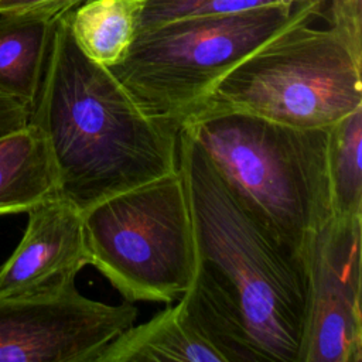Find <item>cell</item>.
I'll use <instances>...</instances> for the list:
<instances>
[{"mask_svg":"<svg viewBox=\"0 0 362 362\" xmlns=\"http://www.w3.org/2000/svg\"><path fill=\"white\" fill-rule=\"evenodd\" d=\"M177 171L194 239V276L182 296L192 315L226 362H300L304 259L279 242L182 127Z\"/></svg>","mask_w":362,"mask_h":362,"instance_id":"6da1fadb","label":"cell"},{"mask_svg":"<svg viewBox=\"0 0 362 362\" xmlns=\"http://www.w3.org/2000/svg\"><path fill=\"white\" fill-rule=\"evenodd\" d=\"M30 123L47 137L58 192L82 212L177 171V132L146 116L112 72L76 45L68 13L54 21Z\"/></svg>","mask_w":362,"mask_h":362,"instance_id":"7a4b0ae2","label":"cell"},{"mask_svg":"<svg viewBox=\"0 0 362 362\" xmlns=\"http://www.w3.org/2000/svg\"><path fill=\"white\" fill-rule=\"evenodd\" d=\"M223 180L296 256L332 218L327 129H301L256 115L199 109L180 124Z\"/></svg>","mask_w":362,"mask_h":362,"instance_id":"3957f363","label":"cell"},{"mask_svg":"<svg viewBox=\"0 0 362 362\" xmlns=\"http://www.w3.org/2000/svg\"><path fill=\"white\" fill-rule=\"evenodd\" d=\"M313 23L270 40L195 110H235L293 127L328 129L361 107L362 0H331L327 27Z\"/></svg>","mask_w":362,"mask_h":362,"instance_id":"277c9868","label":"cell"},{"mask_svg":"<svg viewBox=\"0 0 362 362\" xmlns=\"http://www.w3.org/2000/svg\"><path fill=\"white\" fill-rule=\"evenodd\" d=\"M324 1L170 21L139 31L123 59L107 69L146 116L178 130L235 66L290 27L315 21Z\"/></svg>","mask_w":362,"mask_h":362,"instance_id":"5b68a950","label":"cell"},{"mask_svg":"<svg viewBox=\"0 0 362 362\" xmlns=\"http://www.w3.org/2000/svg\"><path fill=\"white\" fill-rule=\"evenodd\" d=\"M82 215L88 264L127 303L171 304L189 288L195 253L178 171L109 197Z\"/></svg>","mask_w":362,"mask_h":362,"instance_id":"8992f818","label":"cell"},{"mask_svg":"<svg viewBox=\"0 0 362 362\" xmlns=\"http://www.w3.org/2000/svg\"><path fill=\"white\" fill-rule=\"evenodd\" d=\"M130 303L109 305L75 283L34 297H0V362H95L137 320Z\"/></svg>","mask_w":362,"mask_h":362,"instance_id":"52a82bcc","label":"cell"},{"mask_svg":"<svg viewBox=\"0 0 362 362\" xmlns=\"http://www.w3.org/2000/svg\"><path fill=\"white\" fill-rule=\"evenodd\" d=\"M362 216H332L304 250L307 315L300 362H361Z\"/></svg>","mask_w":362,"mask_h":362,"instance_id":"ba28073f","label":"cell"},{"mask_svg":"<svg viewBox=\"0 0 362 362\" xmlns=\"http://www.w3.org/2000/svg\"><path fill=\"white\" fill-rule=\"evenodd\" d=\"M25 232L0 267V297H34L75 283L88 266L83 215L61 197H51L27 211Z\"/></svg>","mask_w":362,"mask_h":362,"instance_id":"9c48e42d","label":"cell"},{"mask_svg":"<svg viewBox=\"0 0 362 362\" xmlns=\"http://www.w3.org/2000/svg\"><path fill=\"white\" fill-rule=\"evenodd\" d=\"M163 361L226 362L182 297L148 321L120 332L95 358V362Z\"/></svg>","mask_w":362,"mask_h":362,"instance_id":"30bf717a","label":"cell"},{"mask_svg":"<svg viewBox=\"0 0 362 362\" xmlns=\"http://www.w3.org/2000/svg\"><path fill=\"white\" fill-rule=\"evenodd\" d=\"M58 177L44 133L33 123L0 137V216L27 212L58 195Z\"/></svg>","mask_w":362,"mask_h":362,"instance_id":"8fae6325","label":"cell"},{"mask_svg":"<svg viewBox=\"0 0 362 362\" xmlns=\"http://www.w3.org/2000/svg\"><path fill=\"white\" fill-rule=\"evenodd\" d=\"M54 20L0 16V95L33 112L48 59Z\"/></svg>","mask_w":362,"mask_h":362,"instance_id":"7c38bea8","label":"cell"},{"mask_svg":"<svg viewBox=\"0 0 362 362\" xmlns=\"http://www.w3.org/2000/svg\"><path fill=\"white\" fill-rule=\"evenodd\" d=\"M143 0H86L68 13L71 34L93 62L110 68L133 44Z\"/></svg>","mask_w":362,"mask_h":362,"instance_id":"4fadbf2b","label":"cell"},{"mask_svg":"<svg viewBox=\"0 0 362 362\" xmlns=\"http://www.w3.org/2000/svg\"><path fill=\"white\" fill-rule=\"evenodd\" d=\"M362 106L327 129V173L332 216H362Z\"/></svg>","mask_w":362,"mask_h":362,"instance_id":"5bb4252c","label":"cell"},{"mask_svg":"<svg viewBox=\"0 0 362 362\" xmlns=\"http://www.w3.org/2000/svg\"><path fill=\"white\" fill-rule=\"evenodd\" d=\"M294 1L297 0H143L139 31L184 18L229 14L267 4Z\"/></svg>","mask_w":362,"mask_h":362,"instance_id":"9a60e30c","label":"cell"},{"mask_svg":"<svg viewBox=\"0 0 362 362\" xmlns=\"http://www.w3.org/2000/svg\"><path fill=\"white\" fill-rule=\"evenodd\" d=\"M86 0H0V16H34L58 18Z\"/></svg>","mask_w":362,"mask_h":362,"instance_id":"2e32d148","label":"cell"},{"mask_svg":"<svg viewBox=\"0 0 362 362\" xmlns=\"http://www.w3.org/2000/svg\"><path fill=\"white\" fill-rule=\"evenodd\" d=\"M28 122L30 113L23 105L0 95V137L24 127Z\"/></svg>","mask_w":362,"mask_h":362,"instance_id":"e0dca14e","label":"cell"}]
</instances>
